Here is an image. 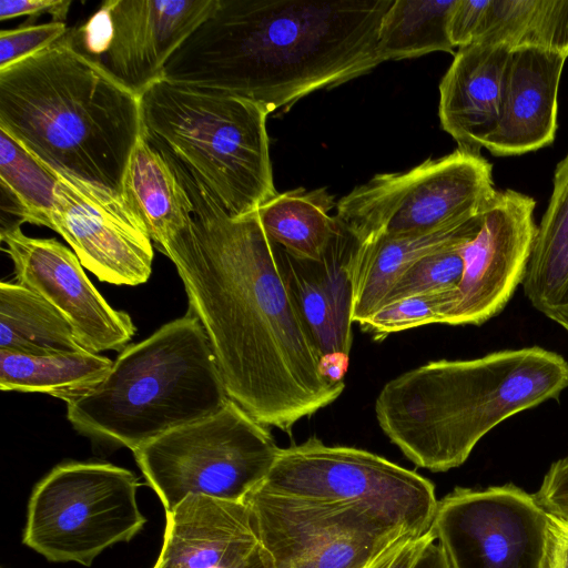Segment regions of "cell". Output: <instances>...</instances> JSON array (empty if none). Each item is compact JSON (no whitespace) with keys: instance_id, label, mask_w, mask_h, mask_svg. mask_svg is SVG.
Instances as JSON below:
<instances>
[{"instance_id":"cell-1","label":"cell","mask_w":568,"mask_h":568,"mask_svg":"<svg viewBox=\"0 0 568 568\" xmlns=\"http://www.w3.org/2000/svg\"><path fill=\"white\" fill-rule=\"evenodd\" d=\"M192 204L191 225L164 248L189 312L210 341L229 397L266 427L291 433L334 403L344 382L326 376L257 211L233 217L169 156Z\"/></svg>"},{"instance_id":"cell-2","label":"cell","mask_w":568,"mask_h":568,"mask_svg":"<svg viewBox=\"0 0 568 568\" xmlns=\"http://www.w3.org/2000/svg\"><path fill=\"white\" fill-rule=\"evenodd\" d=\"M394 0H219L163 78L233 94L270 114L381 64L377 36Z\"/></svg>"},{"instance_id":"cell-3","label":"cell","mask_w":568,"mask_h":568,"mask_svg":"<svg viewBox=\"0 0 568 568\" xmlns=\"http://www.w3.org/2000/svg\"><path fill=\"white\" fill-rule=\"evenodd\" d=\"M0 129L51 169L122 195L143 132L141 100L85 53L69 29L47 49L0 70Z\"/></svg>"},{"instance_id":"cell-4","label":"cell","mask_w":568,"mask_h":568,"mask_svg":"<svg viewBox=\"0 0 568 568\" xmlns=\"http://www.w3.org/2000/svg\"><path fill=\"white\" fill-rule=\"evenodd\" d=\"M568 388V362L540 346L470 359H439L387 382L375 400L377 423L416 466H462L478 442L509 417Z\"/></svg>"},{"instance_id":"cell-5","label":"cell","mask_w":568,"mask_h":568,"mask_svg":"<svg viewBox=\"0 0 568 568\" xmlns=\"http://www.w3.org/2000/svg\"><path fill=\"white\" fill-rule=\"evenodd\" d=\"M229 399L204 328L187 313L124 347L94 388L67 403V417L79 433L134 452Z\"/></svg>"},{"instance_id":"cell-6","label":"cell","mask_w":568,"mask_h":568,"mask_svg":"<svg viewBox=\"0 0 568 568\" xmlns=\"http://www.w3.org/2000/svg\"><path fill=\"white\" fill-rule=\"evenodd\" d=\"M140 100L149 143L200 180L229 215L254 212L277 193L268 113L260 104L164 78Z\"/></svg>"},{"instance_id":"cell-7","label":"cell","mask_w":568,"mask_h":568,"mask_svg":"<svg viewBox=\"0 0 568 568\" xmlns=\"http://www.w3.org/2000/svg\"><path fill=\"white\" fill-rule=\"evenodd\" d=\"M280 447L267 427L234 400L133 453L165 513L190 495L244 501L274 465Z\"/></svg>"},{"instance_id":"cell-8","label":"cell","mask_w":568,"mask_h":568,"mask_svg":"<svg viewBox=\"0 0 568 568\" xmlns=\"http://www.w3.org/2000/svg\"><path fill=\"white\" fill-rule=\"evenodd\" d=\"M496 193L493 165L458 148L409 171L373 176L336 203L335 216L364 244L459 225L481 214Z\"/></svg>"},{"instance_id":"cell-9","label":"cell","mask_w":568,"mask_h":568,"mask_svg":"<svg viewBox=\"0 0 568 568\" xmlns=\"http://www.w3.org/2000/svg\"><path fill=\"white\" fill-rule=\"evenodd\" d=\"M139 486L132 471L113 464H60L32 490L22 541L49 561L89 567L143 528Z\"/></svg>"},{"instance_id":"cell-10","label":"cell","mask_w":568,"mask_h":568,"mask_svg":"<svg viewBox=\"0 0 568 568\" xmlns=\"http://www.w3.org/2000/svg\"><path fill=\"white\" fill-rule=\"evenodd\" d=\"M280 496L369 506L415 535L426 532L437 508L434 484L372 452L326 445L317 437L280 448L257 487Z\"/></svg>"},{"instance_id":"cell-11","label":"cell","mask_w":568,"mask_h":568,"mask_svg":"<svg viewBox=\"0 0 568 568\" xmlns=\"http://www.w3.org/2000/svg\"><path fill=\"white\" fill-rule=\"evenodd\" d=\"M548 511L514 484L456 487L432 521L450 568H541Z\"/></svg>"},{"instance_id":"cell-12","label":"cell","mask_w":568,"mask_h":568,"mask_svg":"<svg viewBox=\"0 0 568 568\" xmlns=\"http://www.w3.org/2000/svg\"><path fill=\"white\" fill-rule=\"evenodd\" d=\"M219 0H106L79 28L77 44L122 84L141 95Z\"/></svg>"},{"instance_id":"cell-13","label":"cell","mask_w":568,"mask_h":568,"mask_svg":"<svg viewBox=\"0 0 568 568\" xmlns=\"http://www.w3.org/2000/svg\"><path fill=\"white\" fill-rule=\"evenodd\" d=\"M53 171L58 178L57 205L50 229L101 282L145 283L154 254L139 213L122 195Z\"/></svg>"},{"instance_id":"cell-14","label":"cell","mask_w":568,"mask_h":568,"mask_svg":"<svg viewBox=\"0 0 568 568\" xmlns=\"http://www.w3.org/2000/svg\"><path fill=\"white\" fill-rule=\"evenodd\" d=\"M20 224L2 225L0 231L17 283L57 308L87 351L99 354L126 347L136 332L130 315L106 302L73 251L55 239L28 236Z\"/></svg>"},{"instance_id":"cell-15","label":"cell","mask_w":568,"mask_h":568,"mask_svg":"<svg viewBox=\"0 0 568 568\" xmlns=\"http://www.w3.org/2000/svg\"><path fill=\"white\" fill-rule=\"evenodd\" d=\"M536 202L497 191L478 233L462 247L464 272L447 325H481L498 315L521 284L537 225Z\"/></svg>"},{"instance_id":"cell-16","label":"cell","mask_w":568,"mask_h":568,"mask_svg":"<svg viewBox=\"0 0 568 568\" xmlns=\"http://www.w3.org/2000/svg\"><path fill=\"white\" fill-rule=\"evenodd\" d=\"M357 240L341 230L320 261L280 246L283 273L296 308L322 357L326 376L344 382L353 343V267Z\"/></svg>"},{"instance_id":"cell-17","label":"cell","mask_w":568,"mask_h":568,"mask_svg":"<svg viewBox=\"0 0 568 568\" xmlns=\"http://www.w3.org/2000/svg\"><path fill=\"white\" fill-rule=\"evenodd\" d=\"M244 501L274 568H283L338 537L415 535L363 504L280 496L257 488Z\"/></svg>"},{"instance_id":"cell-18","label":"cell","mask_w":568,"mask_h":568,"mask_svg":"<svg viewBox=\"0 0 568 568\" xmlns=\"http://www.w3.org/2000/svg\"><path fill=\"white\" fill-rule=\"evenodd\" d=\"M566 59L537 48L510 51L500 119L484 146L493 155H520L554 142L558 89Z\"/></svg>"},{"instance_id":"cell-19","label":"cell","mask_w":568,"mask_h":568,"mask_svg":"<svg viewBox=\"0 0 568 568\" xmlns=\"http://www.w3.org/2000/svg\"><path fill=\"white\" fill-rule=\"evenodd\" d=\"M165 514L158 559L168 568H239L260 545L245 501L190 495Z\"/></svg>"},{"instance_id":"cell-20","label":"cell","mask_w":568,"mask_h":568,"mask_svg":"<svg viewBox=\"0 0 568 568\" xmlns=\"http://www.w3.org/2000/svg\"><path fill=\"white\" fill-rule=\"evenodd\" d=\"M510 51L475 42L458 48L439 84L438 115L459 149L480 153L496 130Z\"/></svg>"},{"instance_id":"cell-21","label":"cell","mask_w":568,"mask_h":568,"mask_svg":"<svg viewBox=\"0 0 568 568\" xmlns=\"http://www.w3.org/2000/svg\"><path fill=\"white\" fill-rule=\"evenodd\" d=\"M483 213L459 225L429 233L379 236L358 243L353 267L352 322L358 324L377 311L398 277L417 261L470 241L480 229Z\"/></svg>"},{"instance_id":"cell-22","label":"cell","mask_w":568,"mask_h":568,"mask_svg":"<svg viewBox=\"0 0 568 568\" xmlns=\"http://www.w3.org/2000/svg\"><path fill=\"white\" fill-rule=\"evenodd\" d=\"M521 285L532 307L568 332V153L556 165Z\"/></svg>"},{"instance_id":"cell-23","label":"cell","mask_w":568,"mask_h":568,"mask_svg":"<svg viewBox=\"0 0 568 568\" xmlns=\"http://www.w3.org/2000/svg\"><path fill=\"white\" fill-rule=\"evenodd\" d=\"M122 196L139 213L153 246L162 253L192 223L193 204L185 186L143 132L125 170Z\"/></svg>"},{"instance_id":"cell-24","label":"cell","mask_w":568,"mask_h":568,"mask_svg":"<svg viewBox=\"0 0 568 568\" xmlns=\"http://www.w3.org/2000/svg\"><path fill=\"white\" fill-rule=\"evenodd\" d=\"M336 206L326 189L276 193L256 211L267 237L290 255L320 261L341 230L329 211Z\"/></svg>"},{"instance_id":"cell-25","label":"cell","mask_w":568,"mask_h":568,"mask_svg":"<svg viewBox=\"0 0 568 568\" xmlns=\"http://www.w3.org/2000/svg\"><path fill=\"white\" fill-rule=\"evenodd\" d=\"M475 42L568 58V0H480Z\"/></svg>"},{"instance_id":"cell-26","label":"cell","mask_w":568,"mask_h":568,"mask_svg":"<svg viewBox=\"0 0 568 568\" xmlns=\"http://www.w3.org/2000/svg\"><path fill=\"white\" fill-rule=\"evenodd\" d=\"M113 361L90 351L26 355L0 351L1 390L38 392L69 403L94 388Z\"/></svg>"},{"instance_id":"cell-27","label":"cell","mask_w":568,"mask_h":568,"mask_svg":"<svg viewBox=\"0 0 568 568\" xmlns=\"http://www.w3.org/2000/svg\"><path fill=\"white\" fill-rule=\"evenodd\" d=\"M84 349L49 302L17 282L0 283V351L54 355Z\"/></svg>"},{"instance_id":"cell-28","label":"cell","mask_w":568,"mask_h":568,"mask_svg":"<svg viewBox=\"0 0 568 568\" xmlns=\"http://www.w3.org/2000/svg\"><path fill=\"white\" fill-rule=\"evenodd\" d=\"M455 0H394L377 36L381 62L444 51L453 53L449 17Z\"/></svg>"},{"instance_id":"cell-29","label":"cell","mask_w":568,"mask_h":568,"mask_svg":"<svg viewBox=\"0 0 568 568\" xmlns=\"http://www.w3.org/2000/svg\"><path fill=\"white\" fill-rule=\"evenodd\" d=\"M58 178L8 132L0 129V186L20 222L51 227Z\"/></svg>"},{"instance_id":"cell-30","label":"cell","mask_w":568,"mask_h":568,"mask_svg":"<svg viewBox=\"0 0 568 568\" xmlns=\"http://www.w3.org/2000/svg\"><path fill=\"white\" fill-rule=\"evenodd\" d=\"M456 296L457 290L406 297L382 306L358 325L375 341H382L393 333L409 328L446 324Z\"/></svg>"},{"instance_id":"cell-31","label":"cell","mask_w":568,"mask_h":568,"mask_svg":"<svg viewBox=\"0 0 568 568\" xmlns=\"http://www.w3.org/2000/svg\"><path fill=\"white\" fill-rule=\"evenodd\" d=\"M465 244L445 247L417 261L398 277L381 307L415 295L456 291L464 272Z\"/></svg>"},{"instance_id":"cell-32","label":"cell","mask_w":568,"mask_h":568,"mask_svg":"<svg viewBox=\"0 0 568 568\" xmlns=\"http://www.w3.org/2000/svg\"><path fill=\"white\" fill-rule=\"evenodd\" d=\"M407 536H344L335 538L283 568H367L387 548Z\"/></svg>"},{"instance_id":"cell-33","label":"cell","mask_w":568,"mask_h":568,"mask_svg":"<svg viewBox=\"0 0 568 568\" xmlns=\"http://www.w3.org/2000/svg\"><path fill=\"white\" fill-rule=\"evenodd\" d=\"M65 22L50 21L0 32V70L27 59L57 42L67 32Z\"/></svg>"},{"instance_id":"cell-34","label":"cell","mask_w":568,"mask_h":568,"mask_svg":"<svg viewBox=\"0 0 568 568\" xmlns=\"http://www.w3.org/2000/svg\"><path fill=\"white\" fill-rule=\"evenodd\" d=\"M535 497L548 513L568 519V456L550 465Z\"/></svg>"},{"instance_id":"cell-35","label":"cell","mask_w":568,"mask_h":568,"mask_svg":"<svg viewBox=\"0 0 568 568\" xmlns=\"http://www.w3.org/2000/svg\"><path fill=\"white\" fill-rule=\"evenodd\" d=\"M435 540L432 527L422 535L404 537L387 548L368 568H413L426 546Z\"/></svg>"},{"instance_id":"cell-36","label":"cell","mask_w":568,"mask_h":568,"mask_svg":"<svg viewBox=\"0 0 568 568\" xmlns=\"http://www.w3.org/2000/svg\"><path fill=\"white\" fill-rule=\"evenodd\" d=\"M71 4V0H1L0 20L49 13L53 21L64 22Z\"/></svg>"},{"instance_id":"cell-37","label":"cell","mask_w":568,"mask_h":568,"mask_svg":"<svg viewBox=\"0 0 568 568\" xmlns=\"http://www.w3.org/2000/svg\"><path fill=\"white\" fill-rule=\"evenodd\" d=\"M541 568H568V519L551 513H548Z\"/></svg>"},{"instance_id":"cell-38","label":"cell","mask_w":568,"mask_h":568,"mask_svg":"<svg viewBox=\"0 0 568 568\" xmlns=\"http://www.w3.org/2000/svg\"><path fill=\"white\" fill-rule=\"evenodd\" d=\"M413 568H450L442 546L435 540L426 546Z\"/></svg>"},{"instance_id":"cell-39","label":"cell","mask_w":568,"mask_h":568,"mask_svg":"<svg viewBox=\"0 0 568 568\" xmlns=\"http://www.w3.org/2000/svg\"><path fill=\"white\" fill-rule=\"evenodd\" d=\"M239 568H274V565L265 550L258 545Z\"/></svg>"},{"instance_id":"cell-40","label":"cell","mask_w":568,"mask_h":568,"mask_svg":"<svg viewBox=\"0 0 568 568\" xmlns=\"http://www.w3.org/2000/svg\"><path fill=\"white\" fill-rule=\"evenodd\" d=\"M153 568H168L161 560H156Z\"/></svg>"},{"instance_id":"cell-41","label":"cell","mask_w":568,"mask_h":568,"mask_svg":"<svg viewBox=\"0 0 568 568\" xmlns=\"http://www.w3.org/2000/svg\"><path fill=\"white\" fill-rule=\"evenodd\" d=\"M368 568V567H367Z\"/></svg>"}]
</instances>
